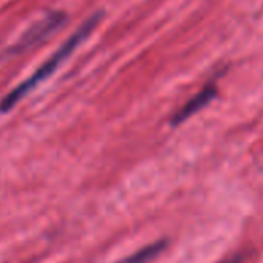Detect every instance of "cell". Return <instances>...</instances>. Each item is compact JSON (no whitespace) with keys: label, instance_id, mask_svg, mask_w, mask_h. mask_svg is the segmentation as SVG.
I'll return each mask as SVG.
<instances>
[{"label":"cell","instance_id":"cell-5","mask_svg":"<svg viewBox=\"0 0 263 263\" xmlns=\"http://www.w3.org/2000/svg\"><path fill=\"white\" fill-rule=\"evenodd\" d=\"M241 261V255L238 254V255H234V257H231V258H228V260H223V261H220V263H240Z\"/></svg>","mask_w":263,"mask_h":263},{"label":"cell","instance_id":"cell-1","mask_svg":"<svg viewBox=\"0 0 263 263\" xmlns=\"http://www.w3.org/2000/svg\"><path fill=\"white\" fill-rule=\"evenodd\" d=\"M101 21V14H95L91 16L90 19H87L59 48L58 51L53 53V56L50 59H47L28 79H25L22 84H19L16 88H13L2 101H0V111L2 113H8L10 110H13L30 91H33L39 84H42L47 78H50L56 70L58 67L95 31V28L98 27Z\"/></svg>","mask_w":263,"mask_h":263},{"label":"cell","instance_id":"cell-4","mask_svg":"<svg viewBox=\"0 0 263 263\" xmlns=\"http://www.w3.org/2000/svg\"><path fill=\"white\" fill-rule=\"evenodd\" d=\"M166 246H167V240H158L155 243H151V245L141 248L140 251L134 252L127 258H122L116 263H149L151 260L157 258L166 249Z\"/></svg>","mask_w":263,"mask_h":263},{"label":"cell","instance_id":"cell-2","mask_svg":"<svg viewBox=\"0 0 263 263\" xmlns=\"http://www.w3.org/2000/svg\"><path fill=\"white\" fill-rule=\"evenodd\" d=\"M67 21V14L64 11H50L48 14H45L39 22H36L17 42L16 45L10 47L7 50L8 56H14L19 53L27 51L28 48L34 47L36 44L42 42L44 39H47L50 34L56 33L62 24H65Z\"/></svg>","mask_w":263,"mask_h":263},{"label":"cell","instance_id":"cell-3","mask_svg":"<svg viewBox=\"0 0 263 263\" xmlns=\"http://www.w3.org/2000/svg\"><path fill=\"white\" fill-rule=\"evenodd\" d=\"M218 90L215 87L214 82L208 84L203 87V90L200 93H197L192 99H189L171 119V124L175 127V125H180L181 122H184L186 119H189L191 116H194L197 111H200L201 108H204L206 105H209L212 102V99L217 96Z\"/></svg>","mask_w":263,"mask_h":263}]
</instances>
